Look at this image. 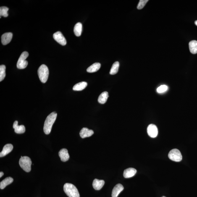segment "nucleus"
Returning <instances> with one entry per match:
<instances>
[{
    "instance_id": "412c9836",
    "label": "nucleus",
    "mask_w": 197,
    "mask_h": 197,
    "mask_svg": "<svg viewBox=\"0 0 197 197\" xmlns=\"http://www.w3.org/2000/svg\"><path fill=\"white\" fill-rule=\"evenodd\" d=\"M189 46L190 52L192 54H195L197 53V41L193 40L190 41L189 43Z\"/></svg>"
},
{
    "instance_id": "5701e85b",
    "label": "nucleus",
    "mask_w": 197,
    "mask_h": 197,
    "mask_svg": "<svg viewBox=\"0 0 197 197\" xmlns=\"http://www.w3.org/2000/svg\"><path fill=\"white\" fill-rule=\"evenodd\" d=\"M119 63L118 61H116L113 64L111 67L110 74L111 75H114L117 74L119 70Z\"/></svg>"
},
{
    "instance_id": "ddd939ff",
    "label": "nucleus",
    "mask_w": 197,
    "mask_h": 197,
    "mask_svg": "<svg viewBox=\"0 0 197 197\" xmlns=\"http://www.w3.org/2000/svg\"><path fill=\"white\" fill-rule=\"evenodd\" d=\"M137 170L133 168H129L125 169L123 172V176L125 178H129L134 176L136 173Z\"/></svg>"
},
{
    "instance_id": "f3484780",
    "label": "nucleus",
    "mask_w": 197,
    "mask_h": 197,
    "mask_svg": "<svg viewBox=\"0 0 197 197\" xmlns=\"http://www.w3.org/2000/svg\"><path fill=\"white\" fill-rule=\"evenodd\" d=\"M13 180V179L12 177H6L0 183V188L1 190L4 189L7 185L12 183Z\"/></svg>"
},
{
    "instance_id": "1a4fd4ad",
    "label": "nucleus",
    "mask_w": 197,
    "mask_h": 197,
    "mask_svg": "<svg viewBox=\"0 0 197 197\" xmlns=\"http://www.w3.org/2000/svg\"><path fill=\"white\" fill-rule=\"evenodd\" d=\"M12 33H4L1 37V41L3 45H6L10 43L12 37Z\"/></svg>"
},
{
    "instance_id": "a211bd4d",
    "label": "nucleus",
    "mask_w": 197,
    "mask_h": 197,
    "mask_svg": "<svg viewBox=\"0 0 197 197\" xmlns=\"http://www.w3.org/2000/svg\"><path fill=\"white\" fill-rule=\"evenodd\" d=\"M109 95L108 92L105 91L103 92L100 95L98 98V103L101 104H104L106 102L109 98Z\"/></svg>"
},
{
    "instance_id": "9b49d317",
    "label": "nucleus",
    "mask_w": 197,
    "mask_h": 197,
    "mask_svg": "<svg viewBox=\"0 0 197 197\" xmlns=\"http://www.w3.org/2000/svg\"><path fill=\"white\" fill-rule=\"evenodd\" d=\"M94 133L93 130H90L87 128L84 127L80 131V135L82 138H85L86 137H91Z\"/></svg>"
},
{
    "instance_id": "bb28decb",
    "label": "nucleus",
    "mask_w": 197,
    "mask_h": 197,
    "mask_svg": "<svg viewBox=\"0 0 197 197\" xmlns=\"http://www.w3.org/2000/svg\"><path fill=\"white\" fill-rule=\"evenodd\" d=\"M148 1V0H140L137 6V9L140 10L143 9Z\"/></svg>"
},
{
    "instance_id": "f257e3e1",
    "label": "nucleus",
    "mask_w": 197,
    "mask_h": 197,
    "mask_svg": "<svg viewBox=\"0 0 197 197\" xmlns=\"http://www.w3.org/2000/svg\"><path fill=\"white\" fill-rule=\"evenodd\" d=\"M57 117V114L56 112H53L47 117L43 126V131L46 135H49L51 133L52 126Z\"/></svg>"
},
{
    "instance_id": "7ed1b4c3",
    "label": "nucleus",
    "mask_w": 197,
    "mask_h": 197,
    "mask_svg": "<svg viewBox=\"0 0 197 197\" xmlns=\"http://www.w3.org/2000/svg\"><path fill=\"white\" fill-rule=\"evenodd\" d=\"M38 74L40 79L42 83H46L49 76V71L48 67L44 64L42 65L39 68Z\"/></svg>"
},
{
    "instance_id": "cd10ccee",
    "label": "nucleus",
    "mask_w": 197,
    "mask_h": 197,
    "mask_svg": "<svg viewBox=\"0 0 197 197\" xmlns=\"http://www.w3.org/2000/svg\"><path fill=\"white\" fill-rule=\"evenodd\" d=\"M4 175V173L2 172H0V177H1L3 175Z\"/></svg>"
},
{
    "instance_id": "b1692460",
    "label": "nucleus",
    "mask_w": 197,
    "mask_h": 197,
    "mask_svg": "<svg viewBox=\"0 0 197 197\" xmlns=\"http://www.w3.org/2000/svg\"><path fill=\"white\" fill-rule=\"evenodd\" d=\"M6 66L4 65L0 66V82L4 80L6 76Z\"/></svg>"
},
{
    "instance_id": "a878e982",
    "label": "nucleus",
    "mask_w": 197,
    "mask_h": 197,
    "mask_svg": "<svg viewBox=\"0 0 197 197\" xmlns=\"http://www.w3.org/2000/svg\"><path fill=\"white\" fill-rule=\"evenodd\" d=\"M168 89V87L167 85H161L158 87L157 89V91L158 93H164L167 91Z\"/></svg>"
},
{
    "instance_id": "aec40b11",
    "label": "nucleus",
    "mask_w": 197,
    "mask_h": 197,
    "mask_svg": "<svg viewBox=\"0 0 197 197\" xmlns=\"http://www.w3.org/2000/svg\"><path fill=\"white\" fill-rule=\"evenodd\" d=\"M101 67L100 63L96 62L92 65L87 68V72L89 73H93L97 71Z\"/></svg>"
},
{
    "instance_id": "f03ea898",
    "label": "nucleus",
    "mask_w": 197,
    "mask_h": 197,
    "mask_svg": "<svg viewBox=\"0 0 197 197\" xmlns=\"http://www.w3.org/2000/svg\"><path fill=\"white\" fill-rule=\"evenodd\" d=\"M64 190L69 197H80L78 190L72 184L67 183L64 186Z\"/></svg>"
},
{
    "instance_id": "39448f33",
    "label": "nucleus",
    "mask_w": 197,
    "mask_h": 197,
    "mask_svg": "<svg viewBox=\"0 0 197 197\" xmlns=\"http://www.w3.org/2000/svg\"><path fill=\"white\" fill-rule=\"evenodd\" d=\"M29 56V53L27 51H24L21 54L17 63V67L19 69H25L28 65V62L26 59Z\"/></svg>"
},
{
    "instance_id": "423d86ee",
    "label": "nucleus",
    "mask_w": 197,
    "mask_h": 197,
    "mask_svg": "<svg viewBox=\"0 0 197 197\" xmlns=\"http://www.w3.org/2000/svg\"><path fill=\"white\" fill-rule=\"evenodd\" d=\"M168 157L171 160L175 162H180L182 160L181 153L176 148H174L169 152Z\"/></svg>"
},
{
    "instance_id": "393cba45",
    "label": "nucleus",
    "mask_w": 197,
    "mask_h": 197,
    "mask_svg": "<svg viewBox=\"0 0 197 197\" xmlns=\"http://www.w3.org/2000/svg\"><path fill=\"white\" fill-rule=\"evenodd\" d=\"M9 9L7 7H1L0 8V15H1V16H3L4 17H7L8 16V11Z\"/></svg>"
},
{
    "instance_id": "20e7f679",
    "label": "nucleus",
    "mask_w": 197,
    "mask_h": 197,
    "mask_svg": "<svg viewBox=\"0 0 197 197\" xmlns=\"http://www.w3.org/2000/svg\"><path fill=\"white\" fill-rule=\"evenodd\" d=\"M32 162L28 157H21L19 160V164L21 168L25 172H30L31 170Z\"/></svg>"
},
{
    "instance_id": "6e6552de",
    "label": "nucleus",
    "mask_w": 197,
    "mask_h": 197,
    "mask_svg": "<svg viewBox=\"0 0 197 197\" xmlns=\"http://www.w3.org/2000/svg\"><path fill=\"white\" fill-rule=\"evenodd\" d=\"M147 133L150 137L153 138H156L158 134L157 127L154 124H150L148 127Z\"/></svg>"
},
{
    "instance_id": "c85d7f7f",
    "label": "nucleus",
    "mask_w": 197,
    "mask_h": 197,
    "mask_svg": "<svg viewBox=\"0 0 197 197\" xmlns=\"http://www.w3.org/2000/svg\"><path fill=\"white\" fill-rule=\"evenodd\" d=\"M195 25H196L197 26V20L196 21H195Z\"/></svg>"
},
{
    "instance_id": "c756f323",
    "label": "nucleus",
    "mask_w": 197,
    "mask_h": 197,
    "mask_svg": "<svg viewBox=\"0 0 197 197\" xmlns=\"http://www.w3.org/2000/svg\"><path fill=\"white\" fill-rule=\"evenodd\" d=\"M161 197H165V196H163Z\"/></svg>"
},
{
    "instance_id": "4be33fe9",
    "label": "nucleus",
    "mask_w": 197,
    "mask_h": 197,
    "mask_svg": "<svg viewBox=\"0 0 197 197\" xmlns=\"http://www.w3.org/2000/svg\"><path fill=\"white\" fill-rule=\"evenodd\" d=\"M82 31V25L80 22L76 24L74 28V32L77 37H79L81 35Z\"/></svg>"
},
{
    "instance_id": "2eb2a0df",
    "label": "nucleus",
    "mask_w": 197,
    "mask_h": 197,
    "mask_svg": "<svg viewBox=\"0 0 197 197\" xmlns=\"http://www.w3.org/2000/svg\"><path fill=\"white\" fill-rule=\"evenodd\" d=\"M124 189L123 186L120 184H118L114 187L112 190V197H117L119 194Z\"/></svg>"
},
{
    "instance_id": "6ab92c4d",
    "label": "nucleus",
    "mask_w": 197,
    "mask_h": 197,
    "mask_svg": "<svg viewBox=\"0 0 197 197\" xmlns=\"http://www.w3.org/2000/svg\"><path fill=\"white\" fill-rule=\"evenodd\" d=\"M87 85V82H83L76 84L73 88V90L75 91H82L86 88Z\"/></svg>"
},
{
    "instance_id": "0eeeda50",
    "label": "nucleus",
    "mask_w": 197,
    "mask_h": 197,
    "mask_svg": "<svg viewBox=\"0 0 197 197\" xmlns=\"http://www.w3.org/2000/svg\"><path fill=\"white\" fill-rule=\"evenodd\" d=\"M54 40L62 46H65L67 44V41L64 35L60 32H57L53 35Z\"/></svg>"
},
{
    "instance_id": "9d476101",
    "label": "nucleus",
    "mask_w": 197,
    "mask_h": 197,
    "mask_svg": "<svg viewBox=\"0 0 197 197\" xmlns=\"http://www.w3.org/2000/svg\"><path fill=\"white\" fill-rule=\"evenodd\" d=\"M59 154L61 161L63 162H66L69 159L68 151L66 148H62L61 149L59 152Z\"/></svg>"
},
{
    "instance_id": "dca6fc26",
    "label": "nucleus",
    "mask_w": 197,
    "mask_h": 197,
    "mask_svg": "<svg viewBox=\"0 0 197 197\" xmlns=\"http://www.w3.org/2000/svg\"><path fill=\"white\" fill-rule=\"evenodd\" d=\"M104 181L103 180H99L98 179H95L93 181V188L96 190L101 189L104 185Z\"/></svg>"
},
{
    "instance_id": "f8f14e48",
    "label": "nucleus",
    "mask_w": 197,
    "mask_h": 197,
    "mask_svg": "<svg viewBox=\"0 0 197 197\" xmlns=\"http://www.w3.org/2000/svg\"><path fill=\"white\" fill-rule=\"evenodd\" d=\"M13 148V146L12 144H7L5 145L2 151L0 153V157H3L10 153Z\"/></svg>"
},
{
    "instance_id": "4468645a",
    "label": "nucleus",
    "mask_w": 197,
    "mask_h": 197,
    "mask_svg": "<svg viewBox=\"0 0 197 197\" xmlns=\"http://www.w3.org/2000/svg\"><path fill=\"white\" fill-rule=\"evenodd\" d=\"M15 133L17 134H23L25 132V127L23 125L18 126V122L15 121L13 125Z\"/></svg>"
}]
</instances>
